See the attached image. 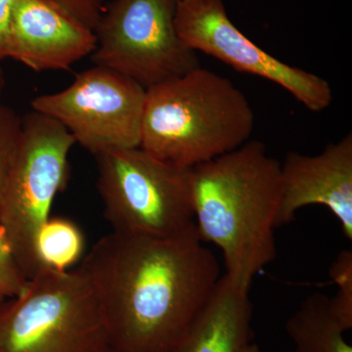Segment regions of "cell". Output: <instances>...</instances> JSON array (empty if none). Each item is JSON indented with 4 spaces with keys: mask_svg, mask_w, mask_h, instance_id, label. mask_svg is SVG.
<instances>
[{
    "mask_svg": "<svg viewBox=\"0 0 352 352\" xmlns=\"http://www.w3.org/2000/svg\"><path fill=\"white\" fill-rule=\"evenodd\" d=\"M80 267L96 292L112 352L170 351L221 277L198 238L116 231L95 243Z\"/></svg>",
    "mask_w": 352,
    "mask_h": 352,
    "instance_id": "6da1fadb",
    "label": "cell"
},
{
    "mask_svg": "<svg viewBox=\"0 0 352 352\" xmlns=\"http://www.w3.org/2000/svg\"><path fill=\"white\" fill-rule=\"evenodd\" d=\"M191 188L199 239L217 245L226 276L250 289L276 258L281 164L263 142L249 140L191 168Z\"/></svg>",
    "mask_w": 352,
    "mask_h": 352,
    "instance_id": "7a4b0ae2",
    "label": "cell"
},
{
    "mask_svg": "<svg viewBox=\"0 0 352 352\" xmlns=\"http://www.w3.org/2000/svg\"><path fill=\"white\" fill-rule=\"evenodd\" d=\"M254 113L226 76L201 67L146 89L140 147L191 168L250 140Z\"/></svg>",
    "mask_w": 352,
    "mask_h": 352,
    "instance_id": "3957f363",
    "label": "cell"
},
{
    "mask_svg": "<svg viewBox=\"0 0 352 352\" xmlns=\"http://www.w3.org/2000/svg\"><path fill=\"white\" fill-rule=\"evenodd\" d=\"M0 352H112L96 292L80 267L41 268L0 307Z\"/></svg>",
    "mask_w": 352,
    "mask_h": 352,
    "instance_id": "277c9868",
    "label": "cell"
},
{
    "mask_svg": "<svg viewBox=\"0 0 352 352\" xmlns=\"http://www.w3.org/2000/svg\"><path fill=\"white\" fill-rule=\"evenodd\" d=\"M95 157L97 189L112 231L157 239H199L191 168L168 163L141 147L107 150Z\"/></svg>",
    "mask_w": 352,
    "mask_h": 352,
    "instance_id": "5b68a950",
    "label": "cell"
},
{
    "mask_svg": "<svg viewBox=\"0 0 352 352\" xmlns=\"http://www.w3.org/2000/svg\"><path fill=\"white\" fill-rule=\"evenodd\" d=\"M75 138L59 122L32 112L23 118L22 136L0 199V226L28 280L41 270L38 231L50 219L55 197L66 186Z\"/></svg>",
    "mask_w": 352,
    "mask_h": 352,
    "instance_id": "8992f818",
    "label": "cell"
},
{
    "mask_svg": "<svg viewBox=\"0 0 352 352\" xmlns=\"http://www.w3.org/2000/svg\"><path fill=\"white\" fill-rule=\"evenodd\" d=\"M178 0H115L95 30L92 61L147 88L200 67L176 32Z\"/></svg>",
    "mask_w": 352,
    "mask_h": 352,
    "instance_id": "52a82bcc",
    "label": "cell"
},
{
    "mask_svg": "<svg viewBox=\"0 0 352 352\" xmlns=\"http://www.w3.org/2000/svg\"><path fill=\"white\" fill-rule=\"evenodd\" d=\"M146 88L112 69L96 66L76 76L68 87L41 95L32 110L66 127L92 155L140 147Z\"/></svg>",
    "mask_w": 352,
    "mask_h": 352,
    "instance_id": "ba28073f",
    "label": "cell"
},
{
    "mask_svg": "<svg viewBox=\"0 0 352 352\" xmlns=\"http://www.w3.org/2000/svg\"><path fill=\"white\" fill-rule=\"evenodd\" d=\"M175 24L190 50L279 85L307 110L321 112L332 103L327 80L280 61L252 43L229 18L223 0H178Z\"/></svg>",
    "mask_w": 352,
    "mask_h": 352,
    "instance_id": "9c48e42d",
    "label": "cell"
},
{
    "mask_svg": "<svg viewBox=\"0 0 352 352\" xmlns=\"http://www.w3.org/2000/svg\"><path fill=\"white\" fill-rule=\"evenodd\" d=\"M282 199L277 228L295 219L300 208L324 206L352 240V134L318 155L289 152L281 164Z\"/></svg>",
    "mask_w": 352,
    "mask_h": 352,
    "instance_id": "30bf717a",
    "label": "cell"
},
{
    "mask_svg": "<svg viewBox=\"0 0 352 352\" xmlns=\"http://www.w3.org/2000/svg\"><path fill=\"white\" fill-rule=\"evenodd\" d=\"M95 32L46 0H16L10 58L36 72L67 71L91 55Z\"/></svg>",
    "mask_w": 352,
    "mask_h": 352,
    "instance_id": "8fae6325",
    "label": "cell"
},
{
    "mask_svg": "<svg viewBox=\"0 0 352 352\" xmlns=\"http://www.w3.org/2000/svg\"><path fill=\"white\" fill-rule=\"evenodd\" d=\"M250 289L226 274L182 338L168 352H245L252 344Z\"/></svg>",
    "mask_w": 352,
    "mask_h": 352,
    "instance_id": "7c38bea8",
    "label": "cell"
},
{
    "mask_svg": "<svg viewBox=\"0 0 352 352\" xmlns=\"http://www.w3.org/2000/svg\"><path fill=\"white\" fill-rule=\"evenodd\" d=\"M286 333L294 352H352L346 331L333 318L324 294H312L302 300L287 320Z\"/></svg>",
    "mask_w": 352,
    "mask_h": 352,
    "instance_id": "4fadbf2b",
    "label": "cell"
},
{
    "mask_svg": "<svg viewBox=\"0 0 352 352\" xmlns=\"http://www.w3.org/2000/svg\"><path fill=\"white\" fill-rule=\"evenodd\" d=\"M80 227L64 217H50L38 231L36 252L41 267L67 271L78 263L85 252Z\"/></svg>",
    "mask_w": 352,
    "mask_h": 352,
    "instance_id": "5bb4252c",
    "label": "cell"
},
{
    "mask_svg": "<svg viewBox=\"0 0 352 352\" xmlns=\"http://www.w3.org/2000/svg\"><path fill=\"white\" fill-rule=\"evenodd\" d=\"M330 277L337 286L333 298H329V307L333 318L346 332L352 329V252L344 250L330 267Z\"/></svg>",
    "mask_w": 352,
    "mask_h": 352,
    "instance_id": "9a60e30c",
    "label": "cell"
},
{
    "mask_svg": "<svg viewBox=\"0 0 352 352\" xmlns=\"http://www.w3.org/2000/svg\"><path fill=\"white\" fill-rule=\"evenodd\" d=\"M22 129L23 118L0 103V199L19 147Z\"/></svg>",
    "mask_w": 352,
    "mask_h": 352,
    "instance_id": "2e32d148",
    "label": "cell"
},
{
    "mask_svg": "<svg viewBox=\"0 0 352 352\" xmlns=\"http://www.w3.org/2000/svg\"><path fill=\"white\" fill-rule=\"evenodd\" d=\"M28 282L29 280L21 271L0 226V296L8 300L20 296L25 291Z\"/></svg>",
    "mask_w": 352,
    "mask_h": 352,
    "instance_id": "e0dca14e",
    "label": "cell"
},
{
    "mask_svg": "<svg viewBox=\"0 0 352 352\" xmlns=\"http://www.w3.org/2000/svg\"><path fill=\"white\" fill-rule=\"evenodd\" d=\"M16 0H0V62L10 58L11 20Z\"/></svg>",
    "mask_w": 352,
    "mask_h": 352,
    "instance_id": "ac0fdd59",
    "label": "cell"
},
{
    "mask_svg": "<svg viewBox=\"0 0 352 352\" xmlns=\"http://www.w3.org/2000/svg\"><path fill=\"white\" fill-rule=\"evenodd\" d=\"M245 352H261V349H259V347L256 346V344H250L249 346H248V349H245Z\"/></svg>",
    "mask_w": 352,
    "mask_h": 352,
    "instance_id": "d6986e66",
    "label": "cell"
},
{
    "mask_svg": "<svg viewBox=\"0 0 352 352\" xmlns=\"http://www.w3.org/2000/svg\"><path fill=\"white\" fill-rule=\"evenodd\" d=\"M4 85H6V80H4L3 72H2V69L0 68V95L2 94V90H3Z\"/></svg>",
    "mask_w": 352,
    "mask_h": 352,
    "instance_id": "ffe728a7",
    "label": "cell"
},
{
    "mask_svg": "<svg viewBox=\"0 0 352 352\" xmlns=\"http://www.w3.org/2000/svg\"><path fill=\"white\" fill-rule=\"evenodd\" d=\"M6 298H1V296H0V307L3 305V302H6Z\"/></svg>",
    "mask_w": 352,
    "mask_h": 352,
    "instance_id": "44dd1931",
    "label": "cell"
}]
</instances>
